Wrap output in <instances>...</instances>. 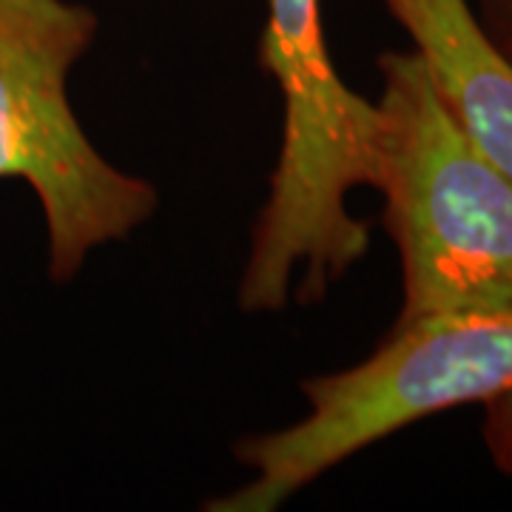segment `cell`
Masks as SVG:
<instances>
[{
  "instance_id": "obj_7",
  "label": "cell",
  "mask_w": 512,
  "mask_h": 512,
  "mask_svg": "<svg viewBox=\"0 0 512 512\" xmlns=\"http://www.w3.org/2000/svg\"><path fill=\"white\" fill-rule=\"evenodd\" d=\"M484 32L512 60V0H470Z\"/></svg>"
},
{
  "instance_id": "obj_6",
  "label": "cell",
  "mask_w": 512,
  "mask_h": 512,
  "mask_svg": "<svg viewBox=\"0 0 512 512\" xmlns=\"http://www.w3.org/2000/svg\"><path fill=\"white\" fill-rule=\"evenodd\" d=\"M484 410L481 433L487 453L504 476H512V387L484 402Z\"/></svg>"
},
{
  "instance_id": "obj_1",
  "label": "cell",
  "mask_w": 512,
  "mask_h": 512,
  "mask_svg": "<svg viewBox=\"0 0 512 512\" xmlns=\"http://www.w3.org/2000/svg\"><path fill=\"white\" fill-rule=\"evenodd\" d=\"M256 63L276 83L282 128L237 302L245 313H276L293 299H325L370 248L350 194L370 188L376 109L336 72L322 0H268Z\"/></svg>"
},
{
  "instance_id": "obj_3",
  "label": "cell",
  "mask_w": 512,
  "mask_h": 512,
  "mask_svg": "<svg viewBox=\"0 0 512 512\" xmlns=\"http://www.w3.org/2000/svg\"><path fill=\"white\" fill-rule=\"evenodd\" d=\"M510 387L512 305L393 325L367 359L299 384L302 419L239 439L234 458L248 478L202 507L274 512L387 436Z\"/></svg>"
},
{
  "instance_id": "obj_2",
  "label": "cell",
  "mask_w": 512,
  "mask_h": 512,
  "mask_svg": "<svg viewBox=\"0 0 512 512\" xmlns=\"http://www.w3.org/2000/svg\"><path fill=\"white\" fill-rule=\"evenodd\" d=\"M370 188L402 262L393 325L512 305V177L444 109L413 49L376 60Z\"/></svg>"
},
{
  "instance_id": "obj_5",
  "label": "cell",
  "mask_w": 512,
  "mask_h": 512,
  "mask_svg": "<svg viewBox=\"0 0 512 512\" xmlns=\"http://www.w3.org/2000/svg\"><path fill=\"white\" fill-rule=\"evenodd\" d=\"M444 109L512 177V60L484 32L470 0H382Z\"/></svg>"
},
{
  "instance_id": "obj_4",
  "label": "cell",
  "mask_w": 512,
  "mask_h": 512,
  "mask_svg": "<svg viewBox=\"0 0 512 512\" xmlns=\"http://www.w3.org/2000/svg\"><path fill=\"white\" fill-rule=\"evenodd\" d=\"M97 35L100 18L80 0H0V183L35 191L52 282H72L94 251L160 208L146 177L103 157L69 100V77Z\"/></svg>"
}]
</instances>
